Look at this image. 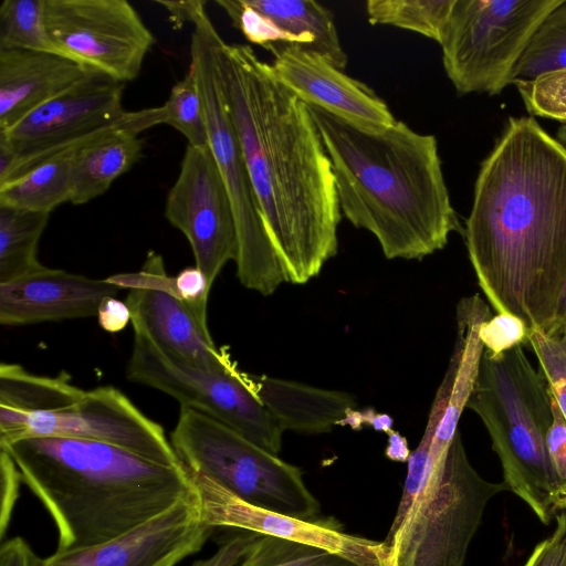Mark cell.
Returning a JSON list of instances; mask_svg holds the SVG:
<instances>
[{
	"label": "cell",
	"instance_id": "1",
	"mask_svg": "<svg viewBox=\"0 0 566 566\" xmlns=\"http://www.w3.org/2000/svg\"><path fill=\"white\" fill-rule=\"evenodd\" d=\"M463 234L494 311L547 331L566 284V147L534 117H509L480 166Z\"/></svg>",
	"mask_w": 566,
	"mask_h": 566
},
{
	"label": "cell",
	"instance_id": "2",
	"mask_svg": "<svg viewBox=\"0 0 566 566\" xmlns=\"http://www.w3.org/2000/svg\"><path fill=\"white\" fill-rule=\"evenodd\" d=\"M219 73L285 281L303 284L337 253L342 219L331 159L306 103L247 44L222 42Z\"/></svg>",
	"mask_w": 566,
	"mask_h": 566
},
{
	"label": "cell",
	"instance_id": "3",
	"mask_svg": "<svg viewBox=\"0 0 566 566\" xmlns=\"http://www.w3.org/2000/svg\"><path fill=\"white\" fill-rule=\"evenodd\" d=\"M331 159L340 212L387 259H422L461 227L436 136L406 123L376 126L307 105Z\"/></svg>",
	"mask_w": 566,
	"mask_h": 566
},
{
	"label": "cell",
	"instance_id": "4",
	"mask_svg": "<svg viewBox=\"0 0 566 566\" xmlns=\"http://www.w3.org/2000/svg\"><path fill=\"white\" fill-rule=\"evenodd\" d=\"M57 528V549L117 538L195 493L184 464L164 465L125 449L66 437L0 444Z\"/></svg>",
	"mask_w": 566,
	"mask_h": 566
},
{
	"label": "cell",
	"instance_id": "5",
	"mask_svg": "<svg viewBox=\"0 0 566 566\" xmlns=\"http://www.w3.org/2000/svg\"><path fill=\"white\" fill-rule=\"evenodd\" d=\"M467 408L483 422L507 491L548 525L562 512L546 451L552 392L518 345L499 355L484 350Z\"/></svg>",
	"mask_w": 566,
	"mask_h": 566
},
{
	"label": "cell",
	"instance_id": "6",
	"mask_svg": "<svg viewBox=\"0 0 566 566\" xmlns=\"http://www.w3.org/2000/svg\"><path fill=\"white\" fill-rule=\"evenodd\" d=\"M193 25L189 71L199 90L209 147L233 209L238 234L237 276L247 289L268 296L286 281L224 99L218 63L223 39L207 11Z\"/></svg>",
	"mask_w": 566,
	"mask_h": 566
},
{
	"label": "cell",
	"instance_id": "7",
	"mask_svg": "<svg viewBox=\"0 0 566 566\" xmlns=\"http://www.w3.org/2000/svg\"><path fill=\"white\" fill-rule=\"evenodd\" d=\"M171 446L185 468L259 507L301 520L319 517L321 504L303 471L224 423L180 406Z\"/></svg>",
	"mask_w": 566,
	"mask_h": 566
},
{
	"label": "cell",
	"instance_id": "8",
	"mask_svg": "<svg viewBox=\"0 0 566 566\" xmlns=\"http://www.w3.org/2000/svg\"><path fill=\"white\" fill-rule=\"evenodd\" d=\"M562 0H455L442 63L459 95L500 94L544 19Z\"/></svg>",
	"mask_w": 566,
	"mask_h": 566
},
{
	"label": "cell",
	"instance_id": "9",
	"mask_svg": "<svg viewBox=\"0 0 566 566\" xmlns=\"http://www.w3.org/2000/svg\"><path fill=\"white\" fill-rule=\"evenodd\" d=\"M127 377L224 423L274 454L281 451L283 431L250 390L237 364L223 371L205 370L167 355L135 334Z\"/></svg>",
	"mask_w": 566,
	"mask_h": 566
},
{
	"label": "cell",
	"instance_id": "10",
	"mask_svg": "<svg viewBox=\"0 0 566 566\" xmlns=\"http://www.w3.org/2000/svg\"><path fill=\"white\" fill-rule=\"evenodd\" d=\"M503 491V482L488 481L473 468L458 431L437 496L421 521L386 548L385 566H464L488 504Z\"/></svg>",
	"mask_w": 566,
	"mask_h": 566
},
{
	"label": "cell",
	"instance_id": "11",
	"mask_svg": "<svg viewBox=\"0 0 566 566\" xmlns=\"http://www.w3.org/2000/svg\"><path fill=\"white\" fill-rule=\"evenodd\" d=\"M43 21L59 54L122 83L139 75L155 43L126 0H43Z\"/></svg>",
	"mask_w": 566,
	"mask_h": 566
},
{
	"label": "cell",
	"instance_id": "12",
	"mask_svg": "<svg viewBox=\"0 0 566 566\" xmlns=\"http://www.w3.org/2000/svg\"><path fill=\"white\" fill-rule=\"evenodd\" d=\"M27 437H66L108 443L147 460L181 465L160 424L112 386L85 391L73 405L28 416H0V444Z\"/></svg>",
	"mask_w": 566,
	"mask_h": 566
},
{
	"label": "cell",
	"instance_id": "13",
	"mask_svg": "<svg viewBox=\"0 0 566 566\" xmlns=\"http://www.w3.org/2000/svg\"><path fill=\"white\" fill-rule=\"evenodd\" d=\"M124 88L125 83L94 71L12 127L0 130L14 149L12 164L0 175V185L119 120L127 112L123 108Z\"/></svg>",
	"mask_w": 566,
	"mask_h": 566
},
{
	"label": "cell",
	"instance_id": "14",
	"mask_svg": "<svg viewBox=\"0 0 566 566\" xmlns=\"http://www.w3.org/2000/svg\"><path fill=\"white\" fill-rule=\"evenodd\" d=\"M165 217L189 241L196 266L212 286L227 262H235L238 234L232 205L208 146H187L168 191Z\"/></svg>",
	"mask_w": 566,
	"mask_h": 566
},
{
	"label": "cell",
	"instance_id": "15",
	"mask_svg": "<svg viewBox=\"0 0 566 566\" xmlns=\"http://www.w3.org/2000/svg\"><path fill=\"white\" fill-rule=\"evenodd\" d=\"M107 279L120 289H129L125 303L135 334L167 355L205 370L223 371L235 365L228 350L214 345L209 329L176 296L174 277L166 273L161 255L149 251L138 272Z\"/></svg>",
	"mask_w": 566,
	"mask_h": 566
},
{
	"label": "cell",
	"instance_id": "16",
	"mask_svg": "<svg viewBox=\"0 0 566 566\" xmlns=\"http://www.w3.org/2000/svg\"><path fill=\"white\" fill-rule=\"evenodd\" d=\"M190 473L201 521L310 545L361 566H385L382 542L348 534L334 517L301 520L253 505L213 480Z\"/></svg>",
	"mask_w": 566,
	"mask_h": 566
},
{
	"label": "cell",
	"instance_id": "17",
	"mask_svg": "<svg viewBox=\"0 0 566 566\" xmlns=\"http://www.w3.org/2000/svg\"><path fill=\"white\" fill-rule=\"evenodd\" d=\"M213 528L201 521L195 492L117 538L86 548L56 549L41 566H176L199 552Z\"/></svg>",
	"mask_w": 566,
	"mask_h": 566
},
{
	"label": "cell",
	"instance_id": "18",
	"mask_svg": "<svg viewBox=\"0 0 566 566\" xmlns=\"http://www.w3.org/2000/svg\"><path fill=\"white\" fill-rule=\"evenodd\" d=\"M273 76L307 105L376 126L397 122L387 103L365 83L346 75L319 54L289 43L270 44Z\"/></svg>",
	"mask_w": 566,
	"mask_h": 566
},
{
	"label": "cell",
	"instance_id": "19",
	"mask_svg": "<svg viewBox=\"0 0 566 566\" xmlns=\"http://www.w3.org/2000/svg\"><path fill=\"white\" fill-rule=\"evenodd\" d=\"M232 25L253 44L303 46L325 57L337 69L347 64L334 15L313 0H216Z\"/></svg>",
	"mask_w": 566,
	"mask_h": 566
},
{
	"label": "cell",
	"instance_id": "20",
	"mask_svg": "<svg viewBox=\"0 0 566 566\" xmlns=\"http://www.w3.org/2000/svg\"><path fill=\"white\" fill-rule=\"evenodd\" d=\"M119 286L46 268L30 276L0 283V323L28 325L96 316L102 301Z\"/></svg>",
	"mask_w": 566,
	"mask_h": 566
},
{
	"label": "cell",
	"instance_id": "21",
	"mask_svg": "<svg viewBox=\"0 0 566 566\" xmlns=\"http://www.w3.org/2000/svg\"><path fill=\"white\" fill-rule=\"evenodd\" d=\"M94 71L55 52L0 50V130L12 127Z\"/></svg>",
	"mask_w": 566,
	"mask_h": 566
},
{
	"label": "cell",
	"instance_id": "22",
	"mask_svg": "<svg viewBox=\"0 0 566 566\" xmlns=\"http://www.w3.org/2000/svg\"><path fill=\"white\" fill-rule=\"evenodd\" d=\"M164 124L163 107L126 112L74 156L72 205H84L108 190L143 156L144 142L138 134Z\"/></svg>",
	"mask_w": 566,
	"mask_h": 566
},
{
	"label": "cell",
	"instance_id": "23",
	"mask_svg": "<svg viewBox=\"0 0 566 566\" xmlns=\"http://www.w3.org/2000/svg\"><path fill=\"white\" fill-rule=\"evenodd\" d=\"M242 377L282 431L328 432L339 426L355 406L353 397L346 392L245 371H242Z\"/></svg>",
	"mask_w": 566,
	"mask_h": 566
},
{
	"label": "cell",
	"instance_id": "24",
	"mask_svg": "<svg viewBox=\"0 0 566 566\" xmlns=\"http://www.w3.org/2000/svg\"><path fill=\"white\" fill-rule=\"evenodd\" d=\"M102 130L42 161L19 178L0 185V206L50 214L60 205L71 202L75 153Z\"/></svg>",
	"mask_w": 566,
	"mask_h": 566
},
{
	"label": "cell",
	"instance_id": "25",
	"mask_svg": "<svg viewBox=\"0 0 566 566\" xmlns=\"http://www.w3.org/2000/svg\"><path fill=\"white\" fill-rule=\"evenodd\" d=\"M84 392L64 371L55 377L39 376L18 364L0 365V416L63 409L76 402Z\"/></svg>",
	"mask_w": 566,
	"mask_h": 566
},
{
	"label": "cell",
	"instance_id": "26",
	"mask_svg": "<svg viewBox=\"0 0 566 566\" xmlns=\"http://www.w3.org/2000/svg\"><path fill=\"white\" fill-rule=\"evenodd\" d=\"M49 217V213L0 206V283L45 269L38 260V244Z\"/></svg>",
	"mask_w": 566,
	"mask_h": 566
},
{
	"label": "cell",
	"instance_id": "27",
	"mask_svg": "<svg viewBox=\"0 0 566 566\" xmlns=\"http://www.w3.org/2000/svg\"><path fill=\"white\" fill-rule=\"evenodd\" d=\"M455 0H368L366 12L371 24H388L413 31L439 44Z\"/></svg>",
	"mask_w": 566,
	"mask_h": 566
},
{
	"label": "cell",
	"instance_id": "28",
	"mask_svg": "<svg viewBox=\"0 0 566 566\" xmlns=\"http://www.w3.org/2000/svg\"><path fill=\"white\" fill-rule=\"evenodd\" d=\"M559 69H566V0L538 27L514 71L513 83Z\"/></svg>",
	"mask_w": 566,
	"mask_h": 566
},
{
	"label": "cell",
	"instance_id": "29",
	"mask_svg": "<svg viewBox=\"0 0 566 566\" xmlns=\"http://www.w3.org/2000/svg\"><path fill=\"white\" fill-rule=\"evenodd\" d=\"M0 50L56 52L46 34L43 0H3L0 6Z\"/></svg>",
	"mask_w": 566,
	"mask_h": 566
},
{
	"label": "cell",
	"instance_id": "30",
	"mask_svg": "<svg viewBox=\"0 0 566 566\" xmlns=\"http://www.w3.org/2000/svg\"><path fill=\"white\" fill-rule=\"evenodd\" d=\"M161 107L164 124L174 127L185 136L189 146L203 147L209 145L199 90L189 70L184 78L171 87L169 96Z\"/></svg>",
	"mask_w": 566,
	"mask_h": 566
},
{
	"label": "cell",
	"instance_id": "31",
	"mask_svg": "<svg viewBox=\"0 0 566 566\" xmlns=\"http://www.w3.org/2000/svg\"><path fill=\"white\" fill-rule=\"evenodd\" d=\"M528 114L566 124V69L513 83Z\"/></svg>",
	"mask_w": 566,
	"mask_h": 566
},
{
	"label": "cell",
	"instance_id": "32",
	"mask_svg": "<svg viewBox=\"0 0 566 566\" xmlns=\"http://www.w3.org/2000/svg\"><path fill=\"white\" fill-rule=\"evenodd\" d=\"M526 344L535 354L538 369L566 420V332L553 336L543 329H532L527 333Z\"/></svg>",
	"mask_w": 566,
	"mask_h": 566
},
{
	"label": "cell",
	"instance_id": "33",
	"mask_svg": "<svg viewBox=\"0 0 566 566\" xmlns=\"http://www.w3.org/2000/svg\"><path fill=\"white\" fill-rule=\"evenodd\" d=\"M528 329L518 317L496 314L485 321L480 328L484 350L492 355L507 352L526 344Z\"/></svg>",
	"mask_w": 566,
	"mask_h": 566
},
{
	"label": "cell",
	"instance_id": "34",
	"mask_svg": "<svg viewBox=\"0 0 566 566\" xmlns=\"http://www.w3.org/2000/svg\"><path fill=\"white\" fill-rule=\"evenodd\" d=\"M552 424L546 434V451L555 478L562 512L566 511V420L552 396Z\"/></svg>",
	"mask_w": 566,
	"mask_h": 566
},
{
	"label": "cell",
	"instance_id": "35",
	"mask_svg": "<svg viewBox=\"0 0 566 566\" xmlns=\"http://www.w3.org/2000/svg\"><path fill=\"white\" fill-rule=\"evenodd\" d=\"M174 290L198 323L208 328L207 300L211 286L205 274L196 265L186 268L174 277Z\"/></svg>",
	"mask_w": 566,
	"mask_h": 566
},
{
	"label": "cell",
	"instance_id": "36",
	"mask_svg": "<svg viewBox=\"0 0 566 566\" xmlns=\"http://www.w3.org/2000/svg\"><path fill=\"white\" fill-rule=\"evenodd\" d=\"M555 520L554 531L534 547L524 566H566V511Z\"/></svg>",
	"mask_w": 566,
	"mask_h": 566
},
{
	"label": "cell",
	"instance_id": "37",
	"mask_svg": "<svg viewBox=\"0 0 566 566\" xmlns=\"http://www.w3.org/2000/svg\"><path fill=\"white\" fill-rule=\"evenodd\" d=\"M1 502H0V537L9 526L15 502L19 497L20 483L23 481L21 472L12 457L0 449Z\"/></svg>",
	"mask_w": 566,
	"mask_h": 566
},
{
	"label": "cell",
	"instance_id": "38",
	"mask_svg": "<svg viewBox=\"0 0 566 566\" xmlns=\"http://www.w3.org/2000/svg\"><path fill=\"white\" fill-rule=\"evenodd\" d=\"M260 535L253 532L241 531L224 541L213 556L206 560H200L193 564V566H234L243 559Z\"/></svg>",
	"mask_w": 566,
	"mask_h": 566
},
{
	"label": "cell",
	"instance_id": "39",
	"mask_svg": "<svg viewBox=\"0 0 566 566\" xmlns=\"http://www.w3.org/2000/svg\"><path fill=\"white\" fill-rule=\"evenodd\" d=\"M96 316L101 327L108 333L123 331L132 319L127 304L114 296L102 301Z\"/></svg>",
	"mask_w": 566,
	"mask_h": 566
},
{
	"label": "cell",
	"instance_id": "40",
	"mask_svg": "<svg viewBox=\"0 0 566 566\" xmlns=\"http://www.w3.org/2000/svg\"><path fill=\"white\" fill-rule=\"evenodd\" d=\"M42 560L21 537L3 542L0 547V566H41Z\"/></svg>",
	"mask_w": 566,
	"mask_h": 566
},
{
	"label": "cell",
	"instance_id": "41",
	"mask_svg": "<svg viewBox=\"0 0 566 566\" xmlns=\"http://www.w3.org/2000/svg\"><path fill=\"white\" fill-rule=\"evenodd\" d=\"M168 12V19L175 30H179L185 23H195L199 15L206 11V0L168 1L157 0Z\"/></svg>",
	"mask_w": 566,
	"mask_h": 566
},
{
	"label": "cell",
	"instance_id": "42",
	"mask_svg": "<svg viewBox=\"0 0 566 566\" xmlns=\"http://www.w3.org/2000/svg\"><path fill=\"white\" fill-rule=\"evenodd\" d=\"M285 566H361L350 559H347L337 554H332L328 552H321L311 557L302 558L295 560Z\"/></svg>",
	"mask_w": 566,
	"mask_h": 566
},
{
	"label": "cell",
	"instance_id": "43",
	"mask_svg": "<svg viewBox=\"0 0 566 566\" xmlns=\"http://www.w3.org/2000/svg\"><path fill=\"white\" fill-rule=\"evenodd\" d=\"M387 434L388 444L385 449L386 458L396 462H408L411 451L408 447L407 439L394 429Z\"/></svg>",
	"mask_w": 566,
	"mask_h": 566
},
{
	"label": "cell",
	"instance_id": "44",
	"mask_svg": "<svg viewBox=\"0 0 566 566\" xmlns=\"http://www.w3.org/2000/svg\"><path fill=\"white\" fill-rule=\"evenodd\" d=\"M548 335L559 336L566 332V284L552 325L545 331Z\"/></svg>",
	"mask_w": 566,
	"mask_h": 566
},
{
	"label": "cell",
	"instance_id": "45",
	"mask_svg": "<svg viewBox=\"0 0 566 566\" xmlns=\"http://www.w3.org/2000/svg\"><path fill=\"white\" fill-rule=\"evenodd\" d=\"M394 420L387 413H378L375 411L370 419L369 426L376 430L388 433L392 430Z\"/></svg>",
	"mask_w": 566,
	"mask_h": 566
},
{
	"label": "cell",
	"instance_id": "46",
	"mask_svg": "<svg viewBox=\"0 0 566 566\" xmlns=\"http://www.w3.org/2000/svg\"><path fill=\"white\" fill-rule=\"evenodd\" d=\"M557 139L566 147V124H562L557 129Z\"/></svg>",
	"mask_w": 566,
	"mask_h": 566
}]
</instances>
